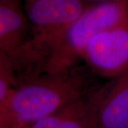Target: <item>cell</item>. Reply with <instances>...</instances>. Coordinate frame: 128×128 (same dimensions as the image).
<instances>
[{"mask_svg": "<svg viewBox=\"0 0 128 128\" xmlns=\"http://www.w3.org/2000/svg\"><path fill=\"white\" fill-rule=\"evenodd\" d=\"M87 64L46 72L15 88L0 106V128H24L58 111L102 84Z\"/></svg>", "mask_w": 128, "mask_h": 128, "instance_id": "1", "label": "cell"}, {"mask_svg": "<svg viewBox=\"0 0 128 128\" xmlns=\"http://www.w3.org/2000/svg\"><path fill=\"white\" fill-rule=\"evenodd\" d=\"M128 24V3L110 2L88 6L50 47L46 72H56L78 64L92 37Z\"/></svg>", "mask_w": 128, "mask_h": 128, "instance_id": "2", "label": "cell"}, {"mask_svg": "<svg viewBox=\"0 0 128 128\" xmlns=\"http://www.w3.org/2000/svg\"><path fill=\"white\" fill-rule=\"evenodd\" d=\"M88 6L82 0H33L27 2L31 38L50 54L54 42Z\"/></svg>", "mask_w": 128, "mask_h": 128, "instance_id": "3", "label": "cell"}, {"mask_svg": "<svg viewBox=\"0 0 128 128\" xmlns=\"http://www.w3.org/2000/svg\"><path fill=\"white\" fill-rule=\"evenodd\" d=\"M81 58L98 77L110 80L125 72L128 70V24L92 37Z\"/></svg>", "mask_w": 128, "mask_h": 128, "instance_id": "4", "label": "cell"}, {"mask_svg": "<svg viewBox=\"0 0 128 128\" xmlns=\"http://www.w3.org/2000/svg\"><path fill=\"white\" fill-rule=\"evenodd\" d=\"M111 80L55 112L24 128H93L99 105Z\"/></svg>", "mask_w": 128, "mask_h": 128, "instance_id": "5", "label": "cell"}, {"mask_svg": "<svg viewBox=\"0 0 128 128\" xmlns=\"http://www.w3.org/2000/svg\"><path fill=\"white\" fill-rule=\"evenodd\" d=\"M99 105L93 128H128V70L110 79Z\"/></svg>", "mask_w": 128, "mask_h": 128, "instance_id": "6", "label": "cell"}, {"mask_svg": "<svg viewBox=\"0 0 128 128\" xmlns=\"http://www.w3.org/2000/svg\"><path fill=\"white\" fill-rule=\"evenodd\" d=\"M32 27L18 4H0V52L9 56L26 43Z\"/></svg>", "mask_w": 128, "mask_h": 128, "instance_id": "7", "label": "cell"}, {"mask_svg": "<svg viewBox=\"0 0 128 128\" xmlns=\"http://www.w3.org/2000/svg\"><path fill=\"white\" fill-rule=\"evenodd\" d=\"M15 87L16 77L10 60L0 52V106L9 100Z\"/></svg>", "mask_w": 128, "mask_h": 128, "instance_id": "8", "label": "cell"}, {"mask_svg": "<svg viewBox=\"0 0 128 128\" xmlns=\"http://www.w3.org/2000/svg\"><path fill=\"white\" fill-rule=\"evenodd\" d=\"M82 1L87 6L101 4V3H105V2H122L128 3V0H82Z\"/></svg>", "mask_w": 128, "mask_h": 128, "instance_id": "9", "label": "cell"}, {"mask_svg": "<svg viewBox=\"0 0 128 128\" xmlns=\"http://www.w3.org/2000/svg\"><path fill=\"white\" fill-rule=\"evenodd\" d=\"M1 3H13L19 4V0H0Z\"/></svg>", "mask_w": 128, "mask_h": 128, "instance_id": "10", "label": "cell"}, {"mask_svg": "<svg viewBox=\"0 0 128 128\" xmlns=\"http://www.w3.org/2000/svg\"><path fill=\"white\" fill-rule=\"evenodd\" d=\"M33 0H26V2H32Z\"/></svg>", "mask_w": 128, "mask_h": 128, "instance_id": "11", "label": "cell"}]
</instances>
